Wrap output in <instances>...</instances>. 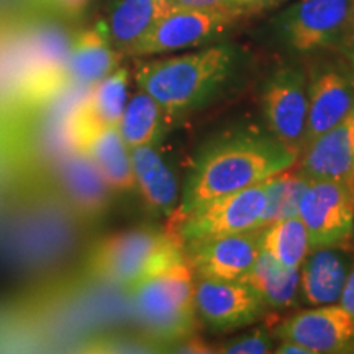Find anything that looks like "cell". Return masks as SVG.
Masks as SVG:
<instances>
[{
    "label": "cell",
    "instance_id": "31",
    "mask_svg": "<svg viewBox=\"0 0 354 354\" xmlns=\"http://www.w3.org/2000/svg\"><path fill=\"white\" fill-rule=\"evenodd\" d=\"M50 2L66 15H77L88 6L91 0H50Z\"/></svg>",
    "mask_w": 354,
    "mask_h": 354
},
{
    "label": "cell",
    "instance_id": "13",
    "mask_svg": "<svg viewBox=\"0 0 354 354\" xmlns=\"http://www.w3.org/2000/svg\"><path fill=\"white\" fill-rule=\"evenodd\" d=\"M276 336L302 344L310 354L349 353L354 351V318L338 304L320 305L287 318Z\"/></svg>",
    "mask_w": 354,
    "mask_h": 354
},
{
    "label": "cell",
    "instance_id": "12",
    "mask_svg": "<svg viewBox=\"0 0 354 354\" xmlns=\"http://www.w3.org/2000/svg\"><path fill=\"white\" fill-rule=\"evenodd\" d=\"M263 299L245 281L198 279L196 281L197 317L215 331H232L258 320Z\"/></svg>",
    "mask_w": 354,
    "mask_h": 354
},
{
    "label": "cell",
    "instance_id": "25",
    "mask_svg": "<svg viewBox=\"0 0 354 354\" xmlns=\"http://www.w3.org/2000/svg\"><path fill=\"white\" fill-rule=\"evenodd\" d=\"M310 183L312 180L295 171L294 166L264 180L266 207L261 225L266 227L276 220L297 215L299 202Z\"/></svg>",
    "mask_w": 354,
    "mask_h": 354
},
{
    "label": "cell",
    "instance_id": "22",
    "mask_svg": "<svg viewBox=\"0 0 354 354\" xmlns=\"http://www.w3.org/2000/svg\"><path fill=\"white\" fill-rule=\"evenodd\" d=\"M165 113L161 105L145 91H138L128 97L125 110L117 125L118 133L128 149L156 145L162 131Z\"/></svg>",
    "mask_w": 354,
    "mask_h": 354
},
{
    "label": "cell",
    "instance_id": "19",
    "mask_svg": "<svg viewBox=\"0 0 354 354\" xmlns=\"http://www.w3.org/2000/svg\"><path fill=\"white\" fill-rule=\"evenodd\" d=\"M59 177L69 202L74 203L81 214L95 216L105 210L112 189L86 153L69 154L61 165Z\"/></svg>",
    "mask_w": 354,
    "mask_h": 354
},
{
    "label": "cell",
    "instance_id": "35",
    "mask_svg": "<svg viewBox=\"0 0 354 354\" xmlns=\"http://www.w3.org/2000/svg\"><path fill=\"white\" fill-rule=\"evenodd\" d=\"M353 2H354V0H353Z\"/></svg>",
    "mask_w": 354,
    "mask_h": 354
},
{
    "label": "cell",
    "instance_id": "3",
    "mask_svg": "<svg viewBox=\"0 0 354 354\" xmlns=\"http://www.w3.org/2000/svg\"><path fill=\"white\" fill-rule=\"evenodd\" d=\"M180 261H185L184 246L174 233L141 228L102 240L92 250L88 269L100 281L130 290Z\"/></svg>",
    "mask_w": 354,
    "mask_h": 354
},
{
    "label": "cell",
    "instance_id": "32",
    "mask_svg": "<svg viewBox=\"0 0 354 354\" xmlns=\"http://www.w3.org/2000/svg\"><path fill=\"white\" fill-rule=\"evenodd\" d=\"M276 353H282V354H310V351L302 344L295 343V342H289V339H281V344L276 346L274 349Z\"/></svg>",
    "mask_w": 354,
    "mask_h": 354
},
{
    "label": "cell",
    "instance_id": "11",
    "mask_svg": "<svg viewBox=\"0 0 354 354\" xmlns=\"http://www.w3.org/2000/svg\"><path fill=\"white\" fill-rule=\"evenodd\" d=\"M307 79L308 115L304 146L346 120L354 105V73L348 64H317Z\"/></svg>",
    "mask_w": 354,
    "mask_h": 354
},
{
    "label": "cell",
    "instance_id": "8",
    "mask_svg": "<svg viewBox=\"0 0 354 354\" xmlns=\"http://www.w3.org/2000/svg\"><path fill=\"white\" fill-rule=\"evenodd\" d=\"M353 8V0H297L279 17V32L295 51L336 50Z\"/></svg>",
    "mask_w": 354,
    "mask_h": 354
},
{
    "label": "cell",
    "instance_id": "29",
    "mask_svg": "<svg viewBox=\"0 0 354 354\" xmlns=\"http://www.w3.org/2000/svg\"><path fill=\"white\" fill-rule=\"evenodd\" d=\"M336 50L342 53V56L344 57V61H346V64L353 69L354 73V8H353V15L348 24L346 32H344L342 41H339Z\"/></svg>",
    "mask_w": 354,
    "mask_h": 354
},
{
    "label": "cell",
    "instance_id": "2",
    "mask_svg": "<svg viewBox=\"0 0 354 354\" xmlns=\"http://www.w3.org/2000/svg\"><path fill=\"white\" fill-rule=\"evenodd\" d=\"M236 64V51L227 44L140 64L136 84L167 115L196 110L218 94Z\"/></svg>",
    "mask_w": 354,
    "mask_h": 354
},
{
    "label": "cell",
    "instance_id": "6",
    "mask_svg": "<svg viewBox=\"0 0 354 354\" xmlns=\"http://www.w3.org/2000/svg\"><path fill=\"white\" fill-rule=\"evenodd\" d=\"M261 104L268 131L299 156L304 149L308 115V79L305 71L299 66H284L274 71L264 84Z\"/></svg>",
    "mask_w": 354,
    "mask_h": 354
},
{
    "label": "cell",
    "instance_id": "9",
    "mask_svg": "<svg viewBox=\"0 0 354 354\" xmlns=\"http://www.w3.org/2000/svg\"><path fill=\"white\" fill-rule=\"evenodd\" d=\"M234 20L225 12L169 8L130 55L154 56L201 46L227 32Z\"/></svg>",
    "mask_w": 354,
    "mask_h": 354
},
{
    "label": "cell",
    "instance_id": "26",
    "mask_svg": "<svg viewBox=\"0 0 354 354\" xmlns=\"http://www.w3.org/2000/svg\"><path fill=\"white\" fill-rule=\"evenodd\" d=\"M274 348L272 335L266 330H256L253 333H248L243 338L234 339L232 343L223 344L221 353L227 354H263L271 353Z\"/></svg>",
    "mask_w": 354,
    "mask_h": 354
},
{
    "label": "cell",
    "instance_id": "10",
    "mask_svg": "<svg viewBox=\"0 0 354 354\" xmlns=\"http://www.w3.org/2000/svg\"><path fill=\"white\" fill-rule=\"evenodd\" d=\"M263 227L185 243V259L198 279L243 281L261 253Z\"/></svg>",
    "mask_w": 354,
    "mask_h": 354
},
{
    "label": "cell",
    "instance_id": "15",
    "mask_svg": "<svg viewBox=\"0 0 354 354\" xmlns=\"http://www.w3.org/2000/svg\"><path fill=\"white\" fill-rule=\"evenodd\" d=\"M169 8L166 0H110L105 20L99 26L113 50L130 55Z\"/></svg>",
    "mask_w": 354,
    "mask_h": 354
},
{
    "label": "cell",
    "instance_id": "27",
    "mask_svg": "<svg viewBox=\"0 0 354 354\" xmlns=\"http://www.w3.org/2000/svg\"><path fill=\"white\" fill-rule=\"evenodd\" d=\"M287 0H230V10L236 19L246 15H256L269 8L279 7Z\"/></svg>",
    "mask_w": 354,
    "mask_h": 354
},
{
    "label": "cell",
    "instance_id": "4",
    "mask_svg": "<svg viewBox=\"0 0 354 354\" xmlns=\"http://www.w3.org/2000/svg\"><path fill=\"white\" fill-rule=\"evenodd\" d=\"M133 307L151 338L172 344L196 330V279L187 259L130 289Z\"/></svg>",
    "mask_w": 354,
    "mask_h": 354
},
{
    "label": "cell",
    "instance_id": "17",
    "mask_svg": "<svg viewBox=\"0 0 354 354\" xmlns=\"http://www.w3.org/2000/svg\"><path fill=\"white\" fill-rule=\"evenodd\" d=\"M130 158L136 189L145 202L153 210L172 214L179 202V185L165 158L149 145L130 149Z\"/></svg>",
    "mask_w": 354,
    "mask_h": 354
},
{
    "label": "cell",
    "instance_id": "20",
    "mask_svg": "<svg viewBox=\"0 0 354 354\" xmlns=\"http://www.w3.org/2000/svg\"><path fill=\"white\" fill-rule=\"evenodd\" d=\"M82 153L91 158L110 189L117 192L136 189L130 149L122 140L117 127H105L97 131L84 146Z\"/></svg>",
    "mask_w": 354,
    "mask_h": 354
},
{
    "label": "cell",
    "instance_id": "30",
    "mask_svg": "<svg viewBox=\"0 0 354 354\" xmlns=\"http://www.w3.org/2000/svg\"><path fill=\"white\" fill-rule=\"evenodd\" d=\"M338 305L346 310L349 315L354 318V261L349 266L346 281H344L343 290L338 299Z\"/></svg>",
    "mask_w": 354,
    "mask_h": 354
},
{
    "label": "cell",
    "instance_id": "34",
    "mask_svg": "<svg viewBox=\"0 0 354 354\" xmlns=\"http://www.w3.org/2000/svg\"><path fill=\"white\" fill-rule=\"evenodd\" d=\"M348 246H353L354 248V221H353V230H351V238H349V245Z\"/></svg>",
    "mask_w": 354,
    "mask_h": 354
},
{
    "label": "cell",
    "instance_id": "7",
    "mask_svg": "<svg viewBox=\"0 0 354 354\" xmlns=\"http://www.w3.org/2000/svg\"><path fill=\"white\" fill-rule=\"evenodd\" d=\"M297 215L308 232L310 248H348L354 221V184L313 180L299 202Z\"/></svg>",
    "mask_w": 354,
    "mask_h": 354
},
{
    "label": "cell",
    "instance_id": "18",
    "mask_svg": "<svg viewBox=\"0 0 354 354\" xmlns=\"http://www.w3.org/2000/svg\"><path fill=\"white\" fill-rule=\"evenodd\" d=\"M120 53L113 50L104 30L95 28L79 33L71 43L66 59V76L79 86L92 87L118 68Z\"/></svg>",
    "mask_w": 354,
    "mask_h": 354
},
{
    "label": "cell",
    "instance_id": "5",
    "mask_svg": "<svg viewBox=\"0 0 354 354\" xmlns=\"http://www.w3.org/2000/svg\"><path fill=\"white\" fill-rule=\"evenodd\" d=\"M266 207L264 183L201 203L172 216L171 230L180 243H192L261 228Z\"/></svg>",
    "mask_w": 354,
    "mask_h": 354
},
{
    "label": "cell",
    "instance_id": "23",
    "mask_svg": "<svg viewBox=\"0 0 354 354\" xmlns=\"http://www.w3.org/2000/svg\"><path fill=\"white\" fill-rule=\"evenodd\" d=\"M261 251L271 254L286 268L300 269L312 248L308 232L299 215L287 216L263 227Z\"/></svg>",
    "mask_w": 354,
    "mask_h": 354
},
{
    "label": "cell",
    "instance_id": "14",
    "mask_svg": "<svg viewBox=\"0 0 354 354\" xmlns=\"http://www.w3.org/2000/svg\"><path fill=\"white\" fill-rule=\"evenodd\" d=\"M294 167L312 183L338 180L354 184V154L348 120L305 145Z\"/></svg>",
    "mask_w": 354,
    "mask_h": 354
},
{
    "label": "cell",
    "instance_id": "16",
    "mask_svg": "<svg viewBox=\"0 0 354 354\" xmlns=\"http://www.w3.org/2000/svg\"><path fill=\"white\" fill-rule=\"evenodd\" d=\"M349 264L344 248L325 246L308 253L300 266V295L312 307L338 304Z\"/></svg>",
    "mask_w": 354,
    "mask_h": 354
},
{
    "label": "cell",
    "instance_id": "1",
    "mask_svg": "<svg viewBox=\"0 0 354 354\" xmlns=\"http://www.w3.org/2000/svg\"><path fill=\"white\" fill-rule=\"evenodd\" d=\"M297 158L269 131L246 128L225 133L197 154L172 214L179 216L215 197L264 183L294 166Z\"/></svg>",
    "mask_w": 354,
    "mask_h": 354
},
{
    "label": "cell",
    "instance_id": "21",
    "mask_svg": "<svg viewBox=\"0 0 354 354\" xmlns=\"http://www.w3.org/2000/svg\"><path fill=\"white\" fill-rule=\"evenodd\" d=\"M243 281L258 292L264 305L276 310L289 308L300 294V269L279 264L266 251H261Z\"/></svg>",
    "mask_w": 354,
    "mask_h": 354
},
{
    "label": "cell",
    "instance_id": "28",
    "mask_svg": "<svg viewBox=\"0 0 354 354\" xmlns=\"http://www.w3.org/2000/svg\"><path fill=\"white\" fill-rule=\"evenodd\" d=\"M171 8H189V10L225 12L233 15L230 10V0H166ZM234 17V15H233ZM236 19V17H234Z\"/></svg>",
    "mask_w": 354,
    "mask_h": 354
},
{
    "label": "cell",
    "instance_id": "24",
    "mask_svg": "<svg viewBox=\"0 0 354 354\" xmlns=\"http://www.w3.org/2000/svg\"><path fill=\"white\" fill-rule=\"evenodd\" d=\"M128 102V69L117 68L94 84L82 102L84 109L100 128L117 127Z\"/></svg>",
    "mask_w": 354,
    "mask_h": 354
},
{
    "label": "cell",
    "instance_id": "33",
    "mask_svg": "<svg viewBox=\"0 0 354 354\" xmlns=\"http://www.w3.org/2000/svg\"><path fill=\"white\" fill-rule=\"evenodd\" d=\"M348 130H349V140H351V148H353V154H354V105L351 109V112L348 115Z\"/></svg>",
    "mask_w": 354,
    "mask_h": 354
}]
</instances>
